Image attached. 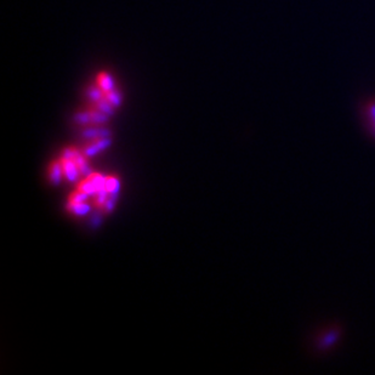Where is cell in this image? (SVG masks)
I'll use <instances>...</instances> for the list:
<instances>
[{"label": "cell", "mask_w": 375, "mask_h": 375, "mask_svg": "<svg viewBox=\"0 0 375 375\" xmlns=\"http://www.w3.org/2000/svg\"><path fill=\"white\" fill-rule=\"evenodd\" d=\"M86 139H102L110 135V131L106 129H88L83 134Z\"/></svg>", "instance_id": "cell-10"}, {"label": "cell", "mask_w": 375, "mask_h": 375, "mask_svg": "<svg viewBox=\"0 0 375 375\" xmlns=\"http://www.w3.org/2000/svg\"><path fill=\"white\" fill-rule=\"evenodd\" d=\"M89 195L86 193H84V192L81 191H76L73 193L72 195H71V199L70 202H73V203H85V200L88 199Z\"/></svg>", "instance_id": "cell-13"}, {"label": "cell", "mask_w": 375, "mask_h": 375, "mask_svg": "<svg viewBox=\"0 0 375 375\" xmlns=\"http://www.w3.org/2000/svg\"><path fill=\"white\" fill-rule=\"evenodd\" d=\"M108 195H110V193H108L107 188H102V189H100V191H97L96 195H95L96 204L99 205V207H105V203L107 202Z\"/></svg>", "instance_id": "cell-12"}, {"label": "cell", "mask_w": 375, "mask_h": 375, "mask_svg": "<svg viewBox=\"0 0 375 375\" xmlns=\"http://www.w3.org/2000/svg\"><path fill=\"white\" fill-rule=\"evenodd\" d=\"M78 154V150H76L75 149H66L65 150H63V154H62V158H65V159H75V155Z\"/></svg>", "instance_id": "cell-15"}, {"label": "cell", "mask_w": 375, "mask_h": 375, "mask_svg": "<svg viewBox=\"0 0 375 375\" xmlns=\"http://www.w3.org/2000/svg\"><path fill=\"white\" fill-rule=\"evenodd\" d=\"M73 160L75 162V164H76V166H78L80 174H83V175H85V176H89L90 174H92L90 166H89L88 162H86L85 158H84V155L81 154V153L78 152V154L75 155V158Z\"/></svg>", "instance_id": "cell-7"}, {"label": "cell", "mask_w": 375, "mask_h": 375, "mask_svg": "<svg viewBox=\"0 0 375 375\" xmlns=\"http://www.w3.org/2000/svg\"><path fill=\"white\" fill-rule=\"evenodd\" d=\"M78 189L79 191L84 192V193H86L89 195V197H95L97 193V189L96 187H95V185L92 184V182L89 180V179H86L85 181L80 182L78 186Z\"/></svg>", "instance_id": "cell-8"}, {"label": "cell", "mask_w": 375, "mask_h": 375, "mask_svg": "<svg viewBox=\"0 0 375 375\" xmlns=\"http://www.w3.org/2000/svg\"><path fill=\"white\" fill-rule=\"evenodd\" d=\"M111 140L107 137H102V139H94V141L91 144H89L88 146L84 149V155L85 157H94L97 153H100L101 150H104L110 147Z\"/></svg>", "instance_id": "cell-3"}, {"label": "cell", "mask_w": 375, "mask_h": 375, "mask_svg": "<svg viewBox=\"0 0 375 375\" xmlns=\"http://www.w3.org/2000/svg\"><path fill=\"white\" fill-rule=\"evenodd\" d=\"M364 124L369 136L375 140V100L368 101L363 107Z\"/></svg>", "instance_id": "cell-2"}, {"label": "cell", "mask_w": 375, "mask_h": 375, "mask_svg": "<svg viewBox=\"0 0 375 375\" xmlns=\"http://www.w3.org/2000/svg\"><path fill=\"white\" fill-rule=\"evenodd\" d=\"M88 179L95 185L97 191H100V189H102V188H106V179L107 178H105V176L101 175V174L92 173L88 176Z\"/></svg>", "instance_id": "cell-11"}, {"label": "cell", "mask_w": 375, "mask_h": 375, "mask_svg": "<svg viewBox=\"0 0 375 375\" xmlns=\"http://www.w3.org/2000/svg\"><path fill=\"white\" fill-rule=\"evenodd\" d=\"M344 338V327L339 323H330L321 327L313 333L311 346L313 352L326 355L334 350Z\"/></svg>", "instance_id": "cell-1"}, {"label": "cell", "mask_w": 375, "mask_h": 375, "mask_svg": "<svg viewBox=\"0 0 375 375\" xmlns=\"http://www.w3.org/2000/svg\"><path fill=\"white\" fill-rule=\"evenodd\" d=\"M63 174V169L61 162H54L50 166V180L54 185H59L61 181V176Z\"/></svg>", "instance_id": "cell-6"}, {"label": "cell", "mask_w": 375, "mask_h": 375, "mask_svg": "<svg viewBox=\"0 0 375 375\" xmlns=\"http://www.w3.org/2000/svg\"><path fill=\"white\" fill-rule=\"evenodd\" d=\"M119 180L113 176H108L106 179V188H107L108 193L113 194V195H118V192H119Z\"/></svg>", "instance_id": "cell-9"}, {"label": "cell", "mask_w": 375, "mask_h": 375, "mask_svg": "<svg viewBox=\"0 0 375 375\" xmlns=\"http://www.w3.org/2000/svg\"><path fill=\"white\" fill-rule=\"evenodd\" d=\"M68 210L72 211L75 215L78 216H84L90 211V205L86 204V203H68Z\"/></svg>", "instance_id": "cell-5"}, {"label": "cell", "mask_w": 375, "mask_h": 375, "mask_svg": "<svg viewBox=\"0 0 375 375\" xmlns=\"http://www.w3.org/2000/svg\"><path fill=\"white\" fill-rule=\"evenodd\" d=\"M61 164H62L63 174H65L66 178L68 179V181L75 182L76 180H78L80 171H79L78 166H76L75 160L65 159V158H62V159H61Z\"/></svg>", "instance_id": "cell-4"}, {"label": "cell", "mask_w": 375, "mask_h": 375, "mask_svg": "<svg viewBox=\"0 0 375 375\" xmlns=\"http://www.w3.org/2000/svg\"><path fill=\"white\" fill-rule=\"evenodd\" d=\"M115 202H117V195H113V194L108 195L107 202L105 203V209L107 210L108 213H111V211L113 210V208H114Z\"/></svg>", "instance_id": "cell-14"}]
</instances>
